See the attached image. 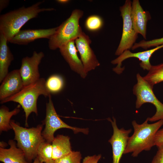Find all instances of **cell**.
<instances>
[{"mask_svg":"<svg viewBox=\"0 0 163 163\" xmlns=\"http://www.w3.org/2000/svg\"><path fill=\"white\" fill-rule=\"evenodd\" d=\"M20 105H18L15 108L9 111L8 108L4 105L0 108V131H7L12 129L10 123L11 117L18 114L20 111Z\"/></svg>","mask_w":163,"mask_h":163,"instance_id":"ffe728a7","label":"cell"},{"mask_svg":"<svg viewBox=\"0 0 163 163\" xmlns=\"http://www.w3.org/2000/svg\"><path fill=\"white\" fill-rule=\"evenodd\" d=\"M24 87L19 69H14L9 72L0 86V101L17 94Z\"/></svg>","mask_w":163,"mask_h":163,"instance_id":"4fadbf2b","label":"cell"},{"mask_svg":"<svg viewBox=\"0 0 163 163\" xmlns=\"http://www.w3.org/2000/svg\"><path fill=\"white\" fill-rule=\"evenodd\" d=\"M157 147L158 150L151 163H163V143Z\"/></svg>","mask_w":163,"mask_h":163,"instance_id":"484cf974","label":"cell"},{"mask_svg":"<svg viewBox=\"0 0 163 163\" xmlns=\"http://www.w3.org/2000/svg\"><path fill=\"white\" fill-rule=\"evenodd\" d=\"M162 44H163V37L148 40L147 42V45L149 48L154 46L156 47Z\"/></svg>","mask_w":163,"mask_h":163,"instance_id":"f1b7e54d","label":"cell"},{"mask_svg":"<svg viewBox=\"0 0 163 163\" xmlns=\"http://www.w3.org/2000/svg\"><path fill=\"white\" fill-rule=\"evenodd\" d=\"M10 124L14 133V139L17 141V146L23 151L27 160L31 163L37 157L39 145L45 141L42 134L43 125L27 128L20 126L13 120Z\"/></svg>","mask_w":163,"mask_h":163,"instance_id":"277c9868","label":"cell"},{"mask_svg":"<svg viewBox=\"0 0 163 163\" xmlns=\"http://www.w3.org/2000/svg\"><path fill=\"white\" fill-rule=\"evenodd\" d=\"M155 145L157 146L163 143V128L159 129L155 137Z\"/></svg>","mask_w":163,"mask_h":163,"instance_id":"83f0119b","label":"cell"},{"mask_svg":"<svg viewBox=\"0 0 163 163\" xmlns=\"http://www.w3.org/2000/svg\"><path fill=\"white\" fill-rule=\"evenodd\" d=\"M101 157L100 154L88 156L85 157L82 163H98Z\"/></svg>","mask_w":163,"mask_h":163,"instance_id":"4316f807","label":"cell"},{"mask_svg":"<svg viewBox=\"0 0 163 163\" xmlns=\"http://www.w3.org/2000/svg\"><path fill=\"white\" fill-rule=\"evenodd\" d=\"M69 1V0H57L56 2L61 4H65L68 3Z\"/></svg>","mask_w":163,"mask_h":163,"instance_id":"4dcf8cb0","label":"cell"},{"mask_svg":"<svg viewBox=\"0 0 163 163\" xmlns=\"http://www.w3.org/2000/svg\"><path fill=\"white\" fill-rule=\"evenodd\" d=\"M82 155L79 152L72 151L68 155L54 160V163H81Z\"/></svg>","mask_w":163,"mask_h":163,"instance_id":"d4e9b609","label":"cell"},{"mask_svg":"<svg viewBox=\"0 0 163 163\" xmlns=\"http://www.w3.org/2000/svg\"><path fill=\"white\" fill-rule=\"evenodd\" d=\"M8 149L0 147V161L3 163H30L27 160L23 151L18 148L13 140L8 141Z\"/></svg>","mask_w":163,"mask_h":163,"instance_id":"e0dca14e","label":"cell"},{"mask_svg":"<svg viewBox=\"0 0 163 163\" xmlns=\"http://www.w3.org/2000/svg\"><path fill=\"white\" fill-rule=\"evenodd\" d=\"M52 143L54 161L65 156L72 151L70 138L67 136L58 135Z\"/></svg>","mask_w":163,"mask_h":163,"instance_id":"d6986e66","label":"cell"},{"mask_svg":"<svg viewBox=\"0 0 163 163\" xmlns=\"http://www.w3.org/2000/svg\"><path fill=\"white\" fill-rule=\"evenodd\" d=\"M163 47V44L151 50L135 53H132L129 50H125L118 57L111 61L112 64L117 65L113 69V70L117 74H121L124 69V68L121 67L122 62L128 58L134 57L141 61L139 65L143 69L149 71L152 66L150 61L152 55L156 51Z\"/></svg>","mask_w":163,"mask_h":163,"instance_id":"7c38bea8","label":"cell"},{"mask_svg":"<svg viewBox=\"0 0 163 163\" xmlns=\"http://www.w3.org/2000/svg\"><path fill=\"white\" fill-rule=\"evenodd\" d=\"M9 0H1L0 1V11L1 12L9 4Z\"/></svg>","mask_w":163,"mask_h":163,"instance_id":"f546056e","label":"cell"},{"mask_svg":"<svg viewBox=\"0 0 163 163\" xmlns=\"http://www.w3.org/2000/svg\"><path fill=\"white\" fill-rule=\"evenodd\" d=\"M132 2L126 0L120 10L123 20V28L121 38L115 55L119 56L124 51L131 49L138 37V34L134 30L131 18Z\"/></svg>","mask_w":163,"mask_h":163,"instance_id":"ba28073f","label":"cell"},{"mask_svg":"<svg viewBox=\"0 0 163 163\" xmlns=\"http://www.w3.org/2000/svg\"><path fill=\"white\" fill-rule=\"evenodd\" d=\"M46 87L51 93H56L60 91L64 86V82L62 77L57 75L50 76L46 81Z\"/></svg>","mask_w":163,"mask_h":163,"instance_id":"603a6c76","label":"cell"},{"mask_svg":"<svg viewBox=\"0 0 163 163\" xmlns=\"http://www.w3.org/2000/svg\"><path fill=\"white\" fill-rule=\"evenodd\" d=\"M46 81L40 78L36 82L24 86L17 94L0 101L2 104L10 101L18 103L22 107L25 113V125L28 126L27 120L29 115L32 112L38 115L37 101L40 95L45 97L51 95L46 85Z\"/></svg>","mask_w":163,"mask_h":163,"instance_id":"3957f363","label":"cell"},{"mask_svg":"<svg viewBox=\"0 0 163 163\" xmlns=\"http://www.w3.org/2000/svg\"><path fill=\"white\" fill-rule=\"evenodd\" d=\"M45 128L42 132V136L45 141L51 143L55 138L54 135L58 129L63 128L71 129L75 133L82 132L88 134V129L74 127L64 122L57 114L54 107L51 95L49 97V101L46 103V115L44 120Z\"/></svg>","mask_w":163,"mask_h":163,"instance_id":"52a82bcc","label":"cell"},{"mask_svg":"<svg viewBox=\"0 0 163 163\" xmlns=\"http://www.w3.org/2000/svg\"><path fill=\"white\" fill-rule=\"evenodd\" d=\"M75 40L68 42L59 48L62 56L68 63L71 69L79 75L82 78H85L87 74L84 69L82 62L77 55V50Z\"/></svg>","mask_w":163,"mask_h":163,"instance_id":"5bb4252c","label":"cell"},{"mask_svg":"<svg viewBox=\"0 0 163 163\" xmlns=\"http://www.w3.org/2000/svg\"><path fill=\"white\" fill-rule=\"evenodd\" d=\"M57 27L46 29L20 30L9 42L18 45H27L37 39H49L55 33Z\"/></svg>","mask_w":163,"mask_h":163,"instance_id":"9a60e30c","label":"cell"},{"mask_svg":"<svg viewBox=\"0 0 163 163\" xmlns=\"http://www.w3.org/2000/svg\"><path fill=\"white\" fill-rule=\"evenodd\" d=\"M42 52H34L31 57H24L19 70L24 86L34 83L40 79L39 65L44 57Z\"/></svg>","mask_w":163,"mask_h":163,"instance_id":"9c48e42d","label":"cell"},{"mask_svg":"<svg viewBox=\"0 0 163 163\" xmlns=\"http://www.w3.org/2000/svg\"><path fill=\"white\" fill-rule=\"evenodd\" d=\"M131 16L134 30L146 39L147 22L151 18L148 11L144 10L139 0H133L132 2Z\"/></svg>","mask_w":163,"mask_h":163,"instance_id":"2e32d148","label":"cell"},{"mask_svg":"<svg viewBox=\"0 0 163 163\" xmlns=\"http://www.w3.org/2000/svg\"><path fill=\"white\" fill-rule=\"evenodd\" d=\"M6 145H7V144L5 142H0V147L4 148V147Z\"/></svg>","mask_w":163,"mask_h":163,"instance_id":"d6a6232c","label":"cell"},{"mask_svg":"<svg viewBox=\"0 0 163 163\" xmlns=\"http://www.w3.org/2000/svg\"><path fill=\"white\" fill-rule=\"evenodd\" d=\"M103 21L99 16L93 15L89 16L85 23V28L88 30L95 32L99 30L103 25Z\"/></svg>","mask_w":163,"mask_h":163,"instance_id":"cb8c5ba5","label":"cell"},{"mask_svg":"<svg viewBox=\"0 0 163 163\" xmlns=\"http://www.w3.org/2000/svg\"><path fill=\"white\" fill-rule=\"evenodd\" d=\"M143 78L152 88L155 84L163 82V63L152 66Z\"/></svg>","mask_w":163,"mask_h":163,"instance_id":"44dd1931","label":"cell"},{"mask_svg":"<svg viewBox=\"0 0 163 163\" xmlns=\"http://www.w3.org/2000/svg\"><path fill=\"white\" fill-rule=\"evenodd\" d=\"M42 3L39 2L29 7H23L1 15L0 34H3L9 42L30 20L36 17L40 12L54 10L40 8Z\"/></svg>","mask_w":163,"mask_h":163,"instance_id":"6da1fadb","label":"cell"},{"mask_svg":"<svg viewBox=\"0 0 163 163\" xmlns=\"http://www.w3.org/2000/svg\"><path fill=\"white\" fill-rule=\"evenodd\" d=\"M33 163H43L39 159L37 156L34 160Z\"/></svg>","mask_w":163,"mask_h":163,"instance_id":"1f68e13d","label":"cell"},{"mask_svg":"<svg viewBox=\"0 0 163 163\" xmlns=\"http://www.w3.org/2000/svg\"><path fill=\"white\" fill-rule=\"evenodd\" d=\"M149 117L141 124L138 123L135 120L132 121L134 132L129 138L123 154L131 153L132 156L137 157L142 151H149L155 145V136L163 125V120L149 124Z\"/></svg>","mask_w":163,"mask_h":163,"instance_id":"7a4b0ae2","label":"cell"},{"mask_svg":"<svg viewBox=\"0 0 163 163\" xmlns=\"http://www.w3.org/2000/svg\"><path fill=\"white\" fill-rule=\"evenodd\" d=\"M37 156L43 163H46L53 160L52 144L46 141L41 143L37 149Z\"/></svg>","mask_w":163,"mask_h":163,"instance_id":"7402d4cb","label":"cell"},{"mask_svg":"<svg viewBox=\"0 0 163 163\" xmlns=\"http://www.w3.org/2000/svg\"><path fill=\"white\" fill-rule=\"evenodd\" d=\"M75 42L84 70L87 73L100 65L96 55L90 46L91 40L88 35L83 32L75 40Z\"/></svg>","mask_w":163,"mask_h":163,"instance_id":"8fae6325","label":"cell"},{"mask_svg":"<svg viewBox=\"0 0 163 163\" xmlns=\"http://www.w3.org/2000/svg\"><path fill=\"white\" fill-rule=\"evenodd\" d=\"M46 163H54V160H53L50 161Z\"/></svg>","mask_w":163,"mask_h":163,"instance_id":"836d02e7","label":"cell"},{"mask_svg":"<svg viewBox=\"0 0 163 163\" xmlns=\"http://www.w3.org/2000/svg\"><path fill=\"white\" fill-rule=\"evenodd\" d=\"M113 120L110 118L107 119L111 124L113 130V134L108 142L112 147L113 153L112 163H120L122 155L126 148L129 135L132 129H125L123 128L119 129L116 123V119L113 117Z\"/></svg>","mask_w":163,"mask_h":163,"instance_id":"30bf717a","label":"cell"},{"mask_svg":"<svg viewBox=\"0 0 163 163\" xmlns=\"http://www.w3.org/2000/svg\"><path fill=\"white\" fill-rule=\"evenodd\" d=\"M137 83L133 88V94L136 97V107L139 109L144 104L150 103L155 107L154 115L149 117V121L154 122L163 120V104L156 97L151 87L139 73L136 75Z\"/></svg>","mask_w":163,"mask_h":163,"instance_id":"8992f818","label":"cell"},{"mask_svg":"<svg viewBox=\"0 0 163 163\" xmlns=\"http://www.w3.org/2000/svg\"><path fill=\"white\" fill-rule=\"evenodd\" d=\"M7 40L0 34V83L8 74V68L14 57L7 45Z\"/></svg>","mask_w":163,"mask_h":163,"instance_id":"ac0fdd59","label":"cell"},{"mask_svg":"<svg viewBox=\"0 0 163 163\" xmlns=\"http://www.w3.org/2000/svg\"><path fill=\"white\" fill-rule=\"evenodd\" d=\"M83 15L82 11L75 9L70 16L57 27L55 33L49 39L48 46L52 50L59 49L70 41L75 40L82 33L79 21Z\"/></svg>","mask_w":163,"mask_h":163,"instance_id":"5b68a950","label":"cell"}]
</instances>
